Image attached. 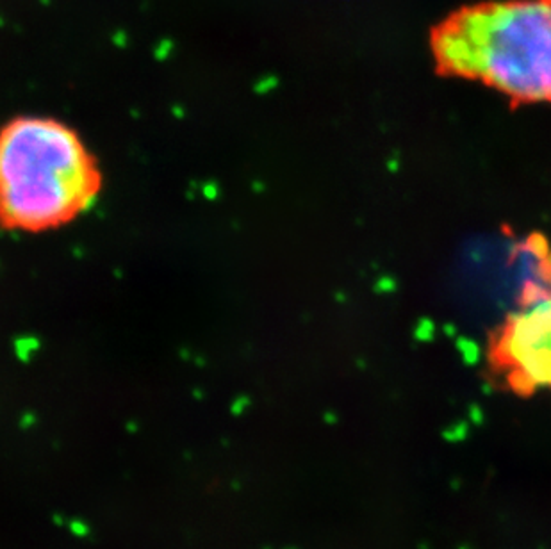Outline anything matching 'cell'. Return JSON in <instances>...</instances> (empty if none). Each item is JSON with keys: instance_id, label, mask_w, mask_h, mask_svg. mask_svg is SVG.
I'll use <instances>...</instances> for the list:
<instances>
[{"instance_id": "cell-1", "label": "cell", "mask_w": 551, "mask_h": 549, "mask_svg": "<svg viewBox=\"0 0 551 549\" xmlns=\"http://www.w3.org/2000/svg\"><path fill=\"white\" fill-rule=\"evenodd\" d=\"M435 72L476 80L512 106L551 104V0L462 6L428 36Z\"/></svg>"}, {"instance_id": "cell-2", "label": "cell", "mask_w": 551, "mask_h": 549, "mask_svg": "<svg viewBox=\"0 0 551 549\" xmlns=\"http://www.w3.org/2000/svg\"><path fill=\"white\" fill-rule=\"evenodd\" d=\"M104 188L100 161L66 121L15 116L0 127V226L61 230L82 218Z\"/></svg>"}, {"instance_id": "cell-3", "label": "cell", "mask_w": 551, "mask_h": 549, "mask_svg": "<svg viewBox=\"0 0 551 549\" xmlns=\"http://www.w3.org/2000/svg\"><path fill=\"white\" fill-rule=\"evenodd\" d=\"M489 364L519 394L551 391V289L530 284L521 308L492 334Z\"/></svg>"}, {"instance_id": "cell-4", "label": "cell", "mask_w": 551, "mask_h": 549, "mask_svg": "<svg viewBox=\"0 0 551 549\" xmlns=\"http://www.w3.org/2000/svg\"><path fill=\"white\" fill-rule=\"evenodd\" d=\"M70 531H72L73 535H77V537H86L87 533H89V528H87V524L84 523V521L80 519H73L70 521Z\"/></svg>"}]
</instances>
